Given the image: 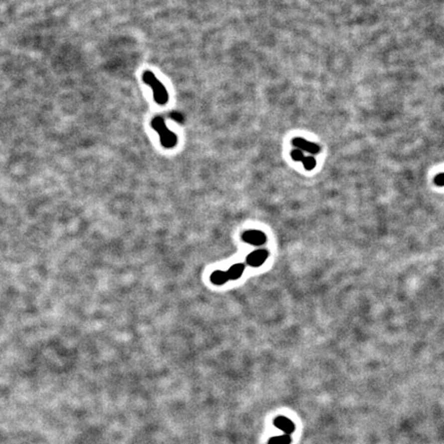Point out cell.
Returning a JSON list of instances; mask_svg holds the SVG:
<instances>
[{
    "label": "cell",
    "instance_id": "obj_1",
    "mask_svg": "<svg viewBox=\"0 0 444 444\" xmlns=\"http://www.w3.org/2000/svg\"><path fill=\"white\" fill-rule=\"evenodd\" d=\"M143 81L149 85L153 92V99H155L156 103L159 105H165L169 101V94L165 85L157 78V76L153 74V72L146 70L143 72L142 75Z\"/></svg>",
    "mask_w": 444,
    "mask_h": 444
},
{
    "label": "cell",
    "instance_id": "obj_2",
    "mask_svg": "<svg viewBox=\"0 0 444 444\" xmlns=\"http://www.w3.org/2000/svg\"><path fill=\"white\" fill-rule=\"evenodd\" d=\"M151 128L157 131L160 135L161 144L165 148H174L177 145L178 137L177 135L168 129V127L165 124L164 118L162 116H156L151 121Z\"/></svg>",
    "mask_w": 444,
    "mask_h": 444
},
{
    "label": "cell",
    "instance_id": "obj_3",
    "mask_svg": "<svg viewBox=\"0 0 444 444\" xmlns=\"http://www.w3.org/2000/svg\"><path fill=\"white\" fill-rule=\"evenodd\" d=\"M242 238H243V241L246 243H249V244L255 245V246H260L265 242L266 236L260 230H248L243 233Z\"/></svg>",
    "mask_w": 444,
    "mask_h": 444
},
{
    "label": "cell",
    "instance_id": "obj_4",
    "mask_svg": "<svg viewBox=\"0 0 444 444\" xmlns=\"http://www.w3.org/2000/svg\"><path fill=\"white\" fill-rule=\"evenodd\" d=\"M292 144H293L295 147L299 148L300 150L307 151V152L312 153V155H318V153L320 152V149H321L320 146H319L318 144L313 143V142H310V141H307V140H305V139H303V138H301V137H296V138H294V139L292 140Z\"/></svg>",
    "mask_w": 444,
    "mask_h": 444
},
{
    "label": "cell",
    "instance_id": "obj_5",
    "mask_svg": "<svg viewBox=\"0 0 444 444\" xmlns=\"http://www.w3.org/2000/svg\"><path fill=\"white\" fill-rule=\"evenodd\" d=\"M268 256L267 251L265 250H256L252 253H250V255L247 257V263L251 266H260L264 263V261L266 260Z\"/></svg>",
    "mask_w": 444,
    "mask_h": 444
},
{
    "label": "cell",
    "instance_id": "obj_6",
    "mask_svg": "<svg viewBox=\"0 0 444 444\" xmlns=\"http://www.w3.org/2000/svg\"><path fill=\"white\" fill-rule=\"evenodd\" d=\"M275 426L277 427L278 429H280L281 431H283L285 434L287 435H291L294 430H295V426L294 424L290 421L289 419L285 418V417H278L275 420Z\"/></svg>",
    "mask_w": 444,
    "mask_h": 444
},
{
    "label": "cell",
    "instance_id": "obj_7",
    "mask_svg": "<svg viewBox=\"0 0 444 444\" xmlns=\"http://www.w3.org/2000/svg\"><path fill=\"white\" fill-rule=\"evenodd\" d=\"M243 271H244V265L241 263H237V264L230 266V268L226 272H227V276H228L229 280H235L242 276Z\"/></svg>",
    "mask_w": 444,
    "mask_h": 444
},
{
    "label": "cell",
    "instance_id": "obj_8",
    "mask_svg": "<svg viewBox=\"0 0 444 444\" xmlns=\"http://www.w3.org/2000/svg\"><path fill=\"white\" fill-rule=\"evenodd\" d=\"M227 280H229V279H228L226 271L216 270L211 275V281L215 285H222V284H224Z\"/></svg>",
    "mask_w": 444,
    "mask_h": 444
},
{
    "label": "cell",
    "instance_id": "obj_9",
    "mask_svg": "<svg viewBox=\"0 0 444 444\" xmlns=\"http://www.w3.org/2000/svg\"><path fill=\"white\" fill-rule=\"evenodd\" d=\"M290 443H291V437L287 434H284L282 436L272 437L268 440V444H290Z\"/></svg>",
    "mask_w": 444,
    "mask_h": 444
},
{
    "label": "cell",
    "instance_id": "obj_10",
    "mask_svg": "<svg viewBox=\"0 0 444 444\" xmlns=\"http://www.w3.org/2000/svg\"><path fill=\"white\" fill-rule=\"evenodd\" d=\"M301 162H302L304 169L307 171H311V170L315 169L316 164H317L316 159L314 157H304V159Z\"/></svg>",
    "mask_w": 444,
    "mask_h": 444
},
{
    "label": "cell",
    "instance_id": "obj_11",
    "mask_svg": "<svg viewBox=\"0 0 444 444\" xmlns=\"http://www.w3.org/2000/svg\"><path fill=\"white\" fill-rule=\"evenodd\" d=\"M291 158L295 162H301L304 159V156H303V153H302V151L300 149L296 148V149H293L291 151Z\"/></svg>",
    "mask_w": 444,
    "mask_h": 444
},
{
    "label": "cell",
    "instance_id": "obj_12",
    "mask_svg": "<svg viewBox=\"0 0 444 444\" xmlns=\"http://www.w3.org/2000/svg\"><path fill=\"white\" fill-rule=\"evenodd\" d=\"M434 183L437 186H444V173H440V174L436 175V177L434 178Z\"/></svg>",
    "mask_w": 444,
    "mask_h": 444
}]
</instances>
